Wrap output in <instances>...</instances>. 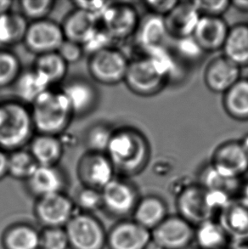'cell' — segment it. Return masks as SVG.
I'll list each match as a JSON object with an SVG mask.
<instances>
[{
	"instance_id": "cell-29",
	"label": "cell",
	"mask_w": 248,
	"mask_h": 249,
	"mask_svg": "<svg viewBox=\"0 0 248 249\" xmlns=\"http://www.w3.org/2000/svg\"><path fill=\"white\" fill-rule=\"evenodd\" d=\"M194 243L198 249H228L232 241L217 219L195 227Z\"/></svg>"
},
{
	"instance_id": "cell-42",
	"label": "cell",
	"mask_w": 248,
	"mask_h": 249,
	"mask_svg": "<svg viewBox=\"0 0 248 249\" xmlns=\"http://www.w3.org/2000/svg\"><path fill=\"white\" fill-rule=\"evenodd\" d=\"M176 41V49L178 54L186 60L196 61L204 53L192 36Z\"/></svg>"
},
{
	"instance_id": "cell-27",
	"label": "cell",
	"mask_w": 248,
	"mask_h": 249,
	"mask_svg": "<svg viewBox=\"0 0 248 249\" xmlns=\"http://www.w3.org/2000/svg\"><path fill=\"white\" fill-rule=\"evenodd\" d=\"M222 51L224 56L239 68L248 67V24H235L230 27Z\"/></svg>"
},
{
	"instance_id": "cell-49",
	"label": "cell",
	"mask_w": 248,
	"mask_h": 249,
	"mask_svg": "<svg viewBox=\"0 0 248 249\" xmlns=\"http://www.w3.org/2000/svg\"><path fill=\"white\" fill-rule=\"evenodd\" d=\"M239 196L242 197L243 200H245L246 202H248V181L243 183Z\"/></svg>"
},
{
	"instance_id": "cell-7",
	"label": "cell",
	"mask_w": 248,
	"mask_h": 249,
	"mask_svg": "<svg viewBox=\"0 0 248 249\" xmlns=\"http://www.w3.org/2000/svg\"><path fill=\"white\" fill-rule=\"evenodd\" d=\"M129 61L123 51L113 46L90 55L88 71L98 84L117 85L124 81Z\"/></svg>"
},
{
	"instance_id": "cell-48",
	"label": "cell",
	"mask_w": 248,
	"mask_h": 249,
	"mask_svg": "<svg viewBox=\"0 0 248 249\" xmlns=\"http://www.w3.org/2000/svg\"><path fill=\"white\" fill-rule=\"evenodd\" d=\"M231 7L242 12H248V0L231 1Z\"/></svg>"
},
{
	"instance_id": "cell-28",
	"label": "cell",
	"mask_w": 248,
	"mask_h": 249,
	"mask_svg": "<svg viewBox=\"0 0 248 249\" xmlns=\"http://www.w3.org/2000/svg\"><path fill=\"white\" fill-rule=\"evenodd\" d=\"M3 249H39L40 231L27 223L7 227L1 237Z\"/></svg>"
},
{
	"instance_id": "cell-34",
	"label": "cell",
	"mask_w": 248,
	"mask_h": 249,
	"mask_svg": "<svg viewBox=\"0 0 248 249\" xmlns=\"http://www.w3.org/2000/svg\"><path fill=\"white\" fill-rule=\"evenodd\" d=\"M28 149H19L8 153V175L27 181L38 167Z\"/></svg>"
},
{
	"instance_id": "cell-43",
	"label": "cell",
	"mask_w": 248,
	"mask_h": 249,
	"mask_svg": "<svg viewBox=\"0 0 248 249\" xmlns=\"http://www.w3.org/2000/svg\"><path fill=\"white\" fill-rule=\"evenodd\" d=\"M58 54L67 64H75L84 57V51L80 44L65 39L57 51Z\"/></svg>"
},
{
	"instance_id": "cell-46",
	"label": "cell",
	"mask_w": 248,
	"mask_h": 249,
	"mask_svg": "<svg viewBox=\"0 0 248 249\" xmlns=\"http://www.w3.org/2000/svg\"><path fill=\"white\" fill-rule=\"evenodd\" d=\"M8 175V152L0 149V181Z\"/></svg>"
},
{
	"instance_id": "cell-38",
	"label": "cell",
	"mask_w": 248,
	"mask_h": 249,
	"mask_svg": "<svg viewBox=\"0 0 248 249\" xmlns=\"http://www.w3.org/2000/svg\"><path fill=\"white\" fill-rule=\"evenodd\" d=\"M74 204L79 212L92 213L102 209L101 191L82 186L74 197Z\"/></svg>"
},
{
	"instance_id": "cell-2",
	"label": "cell",
	"mask_w": 248,
	"mask_h": 249,
	"mask_svg": "<svg viewBox=\"0 0 248 249\" xmlns=\"http://www.w3.org/2000/svg\"><path fill=\"white\" fill-rule=\"evenodd\" d=\"M35 134L30 107L17 100L0 103V149L9 153L25 148Z\"/></svg>"
},
{
	"instance_id": "cell-37",
	"label": "cell",
	"mask_w": 248,
	"mask_h": 249,
	"mask_svg": "<svg viewBox=\"0 0 248 249\" xmlns=\"http://www.w3.org/2000/svg\"><path fill=\"white\" fill-rule=\"evenodd\" d=\"M55 3L54 0H22L19 3L20 13L28 22L44 20L54 10Z\"/></svg>"
},
{
	"instance_id": "cell-24",
	"label": "cell",
	"mask_w": 248,
	"mask_h": 249,
	"mask_svg": "<svg viewBox=\"0 0 248 249\" xmlns=\"http://www.w3.org/2000/svg\"><path fill=\"white\" fill-rule=\"evenodd\" d=\"M61 25L67 40L82 45L99 27L100 20L84 10L74 8Z\"/></svg>"
},
{
	"instance_id": "cell-4",
	"label": "cell",
	"mask_w": 248,
	"mask_h": 249,
	"mask_svg": "<svg viewBox=\"0 0 248 249\" xmlns=\"http://www.w3.org/2000/svg\"><path fill=\"white\" fill-rule=\"evenodd\" d=\"M169 75L158 61L149 55L129 61L124 83L136 95L150 97L160 93L168 84Z\"/></svg>"
},
{
	"instance_id": "cell-25",
	"label": "cell",
	"mask_w": 248,
	"mask_h": 249,
	"mask_svg": "<svg viewBox=\"0 0 248 249\" xmlns=\"http://www.w3.org/2000/svg\"><path fill=\"white\" fill-rule=\"evenodd\" d=\"M28 145L29 152L40 166L59 165L65 151L62 138L57 135L35 134Z\"/></svg>"
},
{
	"instance_id": "cell-13",
	"label": "cell",
	"mask_w": 248,
	"mask_h": 249,
	"mask_svg": "<svg viewBox=\"0 0 248 249\" xmlns=\"http://www.w3.org/2000/svg\"><path fill=\"white\" fill-rule=\"evenodd\" d=\"M77 175L82 186L101 191L117 176L114 166L106 153L86 152L77 164Z\"/></svg>"
},
{
	"instance_id": "cell-20",
	"label": "cell",
	"mask_w": 248,
	"mask_h": 249,
	"mask_svg": "<svg viewBox=\"0 0 248 249\" xmlns=\"http://www.w3.org/2000/svg\"><path fill=\"white\" fill-rule=\"evenodd\" d=\"M28 192L36 199L65 192L67 176L60 166H38L26 181Z\"/></svg>"
},
{
	"instance_id": "cell-47",
	"label": "cell",
	"mask_w": 248,
	"mask_h": 249,
	"mask_svg": "<svg viewBox=\"0 0 248 249\" xmlns=\"http://www.w3.org/2000/svg\"><path fill=\"white\" fill-rule=\"evenodd\" d=\"M13 1L10 0H0V17L11 12L13 7Z\"/></svg>"
},
{
	"instance_id": "cell-16",
	"label": "cell",
	"mask_w": 248,
	"mask_h": 249,
	"mask_svg": "<svg viewBox=\"0 0 248 249\" xmlns=\"http://www.w3.org/2000/svg\"><path fill=\"white\" fill-rule=\"evenodd\" d=\"M61 90L69 102L74 117H84L97 107L100 94L92 82L84 78H74L65 83Z\"/></svg>"
},
{
	"instance_id": "cell-26",
	"label": "cell",
	"mask_w": 248,
	"mask_h": 249,
	"mask_svg": "<svg viewBox=\"0 0 248 249\" xmlns=\"http://www.w3.org/2000/svg\"><path fill=\"white\" fill-rule=\"evenodd\" d=\"M12 86L17 101L30 107L42 94L51 89L52 85L43 75L32 68L22 70Z\"/></svg>"
},
{
	"instance_id": "cell-36",
	"label": "cell",
	"mask_w": 248,
	"mask_h": 249,
	"mask_svg": "<svg viewBox=\"0 0 248 249\" xmlns=\"http://www.w3.org/2000/svg\"><path fill=\"white\" fill-rule=\"evenodd\" d=\"M21 71V63L17 54L8 49H0V89L13 85Z\"/></svg>"
},
{
	"instance_id": "cell-30",
	"label": "cell",
	"mask_w": 248,
	"mask_h": 249,
	"mask_svg": "<svg viewBox=\"0 0 248 249\" xmlns=\"http://www.w3.org/2000/svg\"><path fill=\"white\" fill-rule=\"evenodd\" d=\"M197 183L208 191L225 193L232 198L238 197L243 185L242 178L225 177L215 170L210 163L199 172Z\"/></svg>"
},
{
	"instance_id": "cell-21",
	"label": "cell",
	"mask_w": 248,
	"mask_h": 249,
	"mask_svg": "<svg viewBox=\"0 0 248 249\" xmlns=\"http://www.w3.org/2000/svg\"><path fill=\"white\" fill-rule=\"evenodd\" d=\"M200 17L193 1H178L175 9L164 17L169 37L175 40L191 37Z\"/></svg>"
},
{
	"instance_id": "cell-15",
	"label": "cell",
	"mask_w": 248,
	"mask_h": 249,
	"mask_svg": "<svg viewBox=\"0 0 248 249\" xmlns=\"http://www.w3.org/2000/svg\"><path fill=\"white\" fill-rule=\"evenodd\" d=\"M151 231L134 219L118 220L107 231L108 249H145L151 243Z\"/></svg>"
},
{
	"instance_id": "cell-41",
	"label": "cell",
	"mask_w": 248,
	"mask_h": 249,
	"mask_svg": "<svg viewBox=\"0 0 248 249\" xmlns=\"http://www.w3.org/2000/svg\"><path fill=\"white\" fill-rule=\"evenodd\" d=\"M193 3L201 17H223L231 7L228 0H196Z\"/></svg>"
},
{
	"instance_id": "cell-10",
	"label": "cell",
	"mask_w": 248,
	"mask_h": 249,
	"mask_svg": "<svg viewBox=\"0 0 248 249\" xmlns=\"http://www.w3.org/2000/svg\"><path fill=\"white\" fill-rule=\"evenodd\" d=\"M209 163L225 177L242 178L248 172V143L236 140L223 142L213 152Z\"/></svg>"
},
{
	"instance_id": "cell-11",
	"label": "cell",
	"mask_w": 248,
	"mask_h": 249,
	"mask_svg": "<svg viewBox=\"0 0 248 249\" xmlns=\"http://www.w3.org/2000/svg\"><path fill=\"white\" fill-rule=\"evenodd\" d=\"M77 212L73 199L65 192L37 198L34 215L44 228H65Z\"/></svg>"
},
{
	"instance_id": "cell-23",
	"label": "cell",
	"mask_w": 248,
	"mask_h": 249,
	"mask_svg": "<svg viewBox=\"0 0 248 249\" xmlns=\"http://www.w3.org/2000/svg\"><path fill=\"white\" fill-rule=\"evenodd\" d=\"M169 209L164 199L155 194L141 196L132 214V219L151 231L168 215Z\"/></svg>"
},
{
	"instance_id": "cell-5",
	"label": "cell",
	"mask_w": 248,
	"mask_h": 249,
	"mask_svg": "<svg viewBox=\"0 0 248 249\" xmlns=\"http://www.w3.org/2000/svg\"><path fill=\"white\" fill-rule=\"evenodd\" d=\"M70 249H105L107 231L103 224L92 213L76 212L67 224Z\"/></svg>"
},
{
	"instance_id": "cell-22",
	"label": "cell",
	"mask_w": 248,
	"mask_h": 249,
	"mask_svg": "<svg viewBox=\"0 0 248 249\" xmlns=\"http://www.w3.org/2000/svg\"><path fill=\"white\" fill-rule=\"evenodd\" d=\"M134 36L136 37L137 44L144 53L159 48H165L166 41L170 37L164 17L151 13L141 18Z\"/></svg>"
},
{
	"instance_id": "cell-9",
	"label": "cell",
	"mask_w": 248,
	"mask_h": 249,
	"mask_svg": "<svg viewBox=\"0 0 248 249\" xmlns=\"http://www.w3.org/2000/svg\"><path fill=\"white\" fill-rule=\"evenodd\" d=\"M141 17L137 9L130 3L111 2L100 20V26L116 42L134 36Z\"/></svg>"
},
{
	"instance_id": "cell-45",
	"label": "cell",
	"mask_w": 248,
	"mask_h": 249,
	"mask_svg": "<svg viewBox=\"0 0 248 249\" xmlns=\"http://www.w3.org/2000/svg\"><path fill=\"white\" fill-rule=\"evenodd\" d=\"M178 3V0H155L146 1L144 3L148 10H150V13L165 17L175 9Z\"/></svg>"
},
{
	"instance_id": "cell-3",
	"label": "cell",
	"mask_w": 248,
	"mask_h": 249,
	"mask_svg": "<svg viewBox=\"0 0 248 249\" xmlns=\"http://www.w3.org/2000/svg\"><path fill=\"white\" fill-rule=\"evenodd\" d=\"M36 134L61 136L74 118L62 91L49 89L30 106Z\"/></svg>"
},
{
	"instance_id": "cell-31",
	"label": "cell",
	"mask_w": 248,
	"mask_h": 249,
	"mask_svg": "<svg viewBox=\"0 0 248 249\" xmlns=\"http://www.w3.org/2000/svg\"><path fill=\"white\" fill-rule=\"evenodd\" d=\"M223 94L222 104L229 117L237 121H248V78H240Z\"/></svg>"
},
{
	"instance_id": "cell-12",
	"label": "cell",
	"mask_w": 248,
	"mask_h": 249,
	"mask_svg": "<svg viewBox=\"0 0 248 249\" xmlns=\"http://www.w3.org/2000/svg\"><path fill=\"white\" fill-rule=\"evenodd\" d=\"M61 24L51 19L29 22L23 44L36 56L57 52L65 41Z\"/></svg>"
},
{
	"instance_id": "cell-39",
	"label": "cell",
	"mask_w": 248,
	"mask_h": 249,
	"mask_svg": "<svg viewBox=\"0 0 248 249\" xmlns=\"http://www.w3.org/2000/svg\"><path fill=\"white\" fill-rule=\"evenodd\" d=\"M39 249H70L65 228H44L40 231Z\"/></svg>"
},
{
	"instance_id": "cell-33",
	"label": "cell",
	"mask_w": 248,
	"mask_h": 249,
	"mask_svg": "<svg viewBox=\"0 0 248 249\" xmlns=\"http://www.w3.org/2000/svg\"><path fill=\"white\" fill-rule=\"evenodd\" d=\"M68 66L57 52H52L37 56L33 68L43 75L51 85H54L64 81Z\"/></svg>"
},
{
	"instance_id": "cell-8",
	"label": "cell",
	"mask_w": 248,
	"mask_h": 249,
	"mask_svg": "<svg viewBox=\"0 0 248 249\" xmlns=\"http://www.w3.org/2000/svg\"><path fill=\"white\" fill-rule=\"evenodd\" d=\"M175 203L177 214L194 227L217 218L209 201L208 190L197 182H191L179 192L175 196Z\"/></svg>"
},
{
	"instance_id": "cell-18",
	"label": "cell",
	"mask_w": 248,
	"mask_h": 249,
	"mask_svg": "<svg viewBox=\"0 0 248 249\" xmlns=\"http://www.w3.org/2000/svg\"><path fill=\"white\" fill-rule=\"evenodd\" d=\"M216 219L233 243H248V202L242 197L232 199Z\"/></svg>"
},
{
	"instance_id": "cell-32",
	"label": "cell",
	"mask_w": 248,
	"mask_h": 249,
	"mask_svg": "<svg viewBox=\"0 0 248 249\" xmlns=\"http://www.w3.org/2000/svg\"><path fill=\"white\" fill-rule=\"evenodd\" d=\"M29 22L20 13L10 12L0 17V49L23 43Z\"/></svg>"
},
{
	"instance_id": "cell-19",
	"label": "cell",
	"mask_w": 248,
	"mask_h": 249,
	"mask_svg": "<svg viewBox=\"0 0 248 249\" xmlns=\"http://www.w3.org/2000/svg\"><path fill=\"white\" fill-rule=\"evenodd\" d=\"M230 26L223 17H201L192 37L204 53L222 51Z\"/></svg>"
},
{
	"instance_id": "cell-1",
	"label": "cell",
	"mask_w": 248,
	"mask_h": 249,
	"mask_svg": "<svg viewBox=\"0 0 248 249\" xmlns=\"http://www.w3.org/2000/svg\"><path fill=\"white\" fill-rule=\"evenodd\" d=\"M151 145L138 128L124 126L115 128L106 154L118 176L129 178L144 171L151 159Z\"/></svg>"
},
{
	"instance_id": "cell-6",
	"label": "cell",
	"mask_w": 248,
	"mask_h": 249,
	"mask_svg": "<svg viewBox=\"0 0 248 249\" xmlns=\"http://www.w3.org/2000/svg\"><path fill=\"white\" fill-rule=\"evenodd\" d=\"M101 196L102 209L119 220L132 216L141 197L133 182L118 175L101 190Z\"/></svg>"
},
{
	"instance_id": "cell-40",
	"label": "cell",
	"mask_w": 248,
	"mask_h": 249,
	"mask_svg": "<svg viewBox=\"0 0 248 249\" xmlns=\"http://www.w3.org/2000/svg\"><path fill=\"white\" fill-rule=\"evenodd\" d=\"M114 43L109 34L101 26H99L94 34L82 44V46L84 49V54H88L89 57L92 54H96L100 51L113 47Z\"/></svg>"
},
{
	"instance_id": "cell-51",
	"label": "cell",
	"mask_w": 248,
	"mask_h": 249,
	"mask_svg": "<svg viewBox=\"0 0 248 249\" xmlns=\"http://www.w3.org/2000/svg\"><path fill=\"white\" fill-rule=\"evenodd\" d=\"M145 249H161L160 247L157 245L156 243H153L152 241H151V243H149V245H148L147 248Z\"/></svg>"
},
{
	"instance_id": "cell-17",
	"label": "cell",
	"mask_w": 248,
	"mask_h": 249,
	"mask_svg": "<svg viewBox=\"0 0 248 249\" xmlns=\"http://www.w3.org/2000/svg\"><path fill=\"white\" fill-rule=\"evenodd\" d=\"M242 68L222 55L212 59L206 66L203 79L209 90L217 94H225L238 81Z\"/></svg>"
},
{
	"instance_id": "cell-44",
	"label": "cell",
	"mask_w": 248,
	"mask_h": 249,
	"mask_svg": "<svg viewBox=\"0 0 248 249\" xmlns=\"http://www.w3.org/2000/svg\"><path fill=\"white\" fill-rule=\"evenodd\" d=\"M111 1H73L71 2L74 8L84 10L87 13L90 14L94 17H96L98 20H101V17L103 16L105 11L106 10L109 5L111 4Z\"/></svg>"
},
{
	"instance_id": "cell-35",
	"label": "cell",
	"mask_w": 248,
	"mask_h": 249,
	"mask_svg": "<svg viewBox=\"0 0 248 249\" xmlns=\"http://www.w3.org/2000/svg\"><path fill=\"white\" fill-rule=\"evenodd\" d=\"M114 129L106 123H97L91 125L84 136V144L87 152L106 153Z\"/></svg>"
},
{
	"instance_id": "cell-14",
	"label": "cell",
	"mask_w": 248,
	"mask_h": 249,
	"mask_svg": "<svg viewBox=\"0 0 248 249\" xmlns=\"http://www.w3.org/2000/svg\"><path fill=\"white\" fill-rule=\"evenodd\" d=\"M151 235L161 249H186L194 243L195 227L178 214H169Z\"/></svg>"
},
{
	"instance_id": "cell-50",
	"label": "cell",
	"mask_w": 248,
	"mask_h": 249,
	"mask_svg": "<svg viewBox=\"0 0 248 249\" xmlns=\"http://www.w3.org/2000/svg\"><path fill=\"white\" fill-rule=\"evenodd\" d=\"M228 249H248V243H233Z\"/></svg>"
}]
</instances>
